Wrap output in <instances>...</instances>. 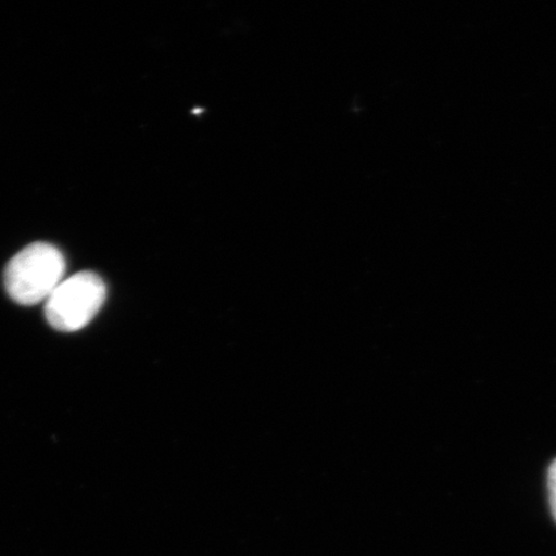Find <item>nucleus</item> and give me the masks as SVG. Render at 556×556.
<instances>
[{
	"instance_id": "3",
	"label": "nucleus",
	"mask_w": 556,
	"mask_h": 556,
	"mask_svg": "<svg viewBox=\"0 0 556 556\" xmlns=\"http://www.w3.org/2000/svg\"><path fill=\"white\" fill-rule=\"evenodd\" d=\"M548 492H551L552 510L556 520V460L548 469Z\"/></svg>"
},
{
	"instance_id": "2",
	"label": "nucleus",
	"mask_w": 556,
	"mask_h": 556,
	"mask_svg": "<svg viewBox=\"0 0 556 556\" xmlns=\"http://www.w3.org/2000/svg\"><path fill=\"white\" fill-rule=\"evenodd\" d=\"M106 299V285L90 270L66 278L46 301V318L53 329L74 332L86 328Z\"/></svg>"
},
{
	"instance_id": "1",
	"label": "nucleus",
	"mask_w": 556,
	"mask_h": 556,
	"mask_svg": "<svg viewBox=\"0 0 556 556\" xmlns=\"http://www.w3.org/2000/svg\"><path fill=\"white\" fill-rule=\"evenodd\" d=\"M66 262L51 243L35 242L13 256L4 270L7 293L21 305L47 301L64 281Z\"/></svg>"
}]
</instances>
